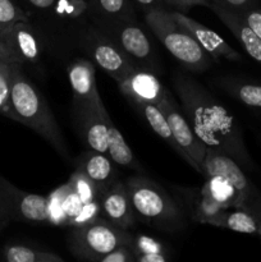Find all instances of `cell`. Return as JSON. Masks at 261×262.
<instances>
[{
    "label": "cell",
    "mask_w": 261,
    "mask_h": 262,
    "mask_svg": "<svg viewBox=\"0 0 261 262\" xmlns=\"http://www.w3.org/2000/svg\"><path fill=\"white\" fill-rule=\"evenodd\" d=\"M2 258L7 262H64V258L53 251L25 243L5 245L2 250Z\"/></svg>",
    "instance_id": "603a6c76"
},
{
    "label": "cell",
    "mask_w": 261,
    "mask_h": 262,
    "mask_svg": "<svg viewBox=\"0 0 261 262\" xmlns=\"http://www.w3.org/2000/svg\"><path fill=\"white\" fill-rule=\"evenodd\" d=\"M44 49L42 40L30 20H19L0 31V54L12 63L37 66Z\"/></svg>",
    "instance_id": "7c38bea8"
},
{
    "label": "cell",
    "mask_w": 261,
    "mask_h": 262,
    "mask_svg": "<svg viewBox=\"0 0 261 262\" xmlns=\"http://www.w3.org/2000/svg\"><path fill=\"white\" fill-rule=\"evenodd\" d=\"M171 84L184 117L207 150L229 156L246 171L255 170L242 127L234 114L199 81L183 72H174Z\"/></svg>",
    "instance_id": "6da1fadb"
},
{
    "label": "cell",
    "mask_w": 261,
    "mask_h": 262,
    "mask_svg": "<svg viewBox=\"0 0 261 262\" xmlns=\"http://www.w3.org/2000/svg\"><path fill=\"white\" fill-rule=\"evenodd\" d=\"M95 27L109 36L133 61L146 66L147 71H155L158 58L154 46L145 31L136 23V18L102 22Z\"/></svg>",
    "instance_id": "30bf717a"
},
{
    "label": "cell",
    "mask_w": 261,
    "mask_h": 262,
    "mask_svg": "<svg viewBox=\"0 0 261 262\" xmlns=\"http://www.w3.org/2000/svg\"><path fill=\"white\" fill-rule=\"evenodd\" d=\"M26 2H27L33 9L38 10V12L41 13H45L54 7L56 0H26Z\"/></svg>",
    "instance_id": "e575fe53"
},
{
    "label": "cell",
    "mask_w": 261,
    "mask_h": 262,
    "mask_svg": "<svg viewBox=\"0 0 261 262\" xmlns=\"http://www.w3.org/2000/svg\"><path fill=\"white\" fill-rule=\"evenodd\" d=\"M74 122L78 129L79 137L89 150L97 151L107 155V143H109V119L107 110H79L73 112Z\"/></svg>",
    "instance_id": "ac0fdd59"
},
{
    "label": "cell",
    "mask_w": 261,
    "mask_h": 262,
    "mask_svg": "<svg viewBox=\"0 0 261 262\" xmlns=\"http://www.w3.org/2000/svg\"><path fill=\"white\" fill-rule=\"evenodd\" d=\"M168 9L179 10V12H187L191 7L194 5H204L210 7L211 0H164Z\"/></svg>",
    "instance_id": "d6a6232c"
},
{
    "label": "cell",
    "mask_w": 261,
    "mask_h": 262,
    "mask_svg": "<svg viewBox=\"0 0 261 262\" xmlns=\"http://www.w3.org/2000/svg\"><path fill=\"white\" fill-rule=\"evenodd\" d=\"M201 174L224 176L234 188L235 209H243L252 212L261 220V191L248 178L245 169L232 158L207 150Z\"/></svg>",
    "instance_id": "ba28073f"
},
{
    "label": "cell",
    "mask_w": 261,
    "mask_h": 262,
    "mask_svg": "<svg viewBox=\"0 0 261 262\" xmlns=\"http://www.w3.org/2000/svg\"><path fill=\"white\" fill-rule=\"evenodd\" d=\"M76 170L81 171L89 179H91L100 192L105 191L110 184L118 179V170L115 163L109 155L86 150L73 161Z\"/></svg>",
    "instance_id": "d6986e66"
},
{
    "label": "cell",
    "mask_w": 261,
    "mask_h": 262,
    "mask_svg": "<svg viewBox=\"0 0 261 262\" xmlns=\"http://www.w3.org/2000/svg\"><path fill=\"white\" fill-rule=\"evenodd\" d=\"M67 74L73 94V112L96 110L105 112L104 102L97 91L95 64L90 59L77 58L67 67Z\"/></svg>",
    "instance_id": "4fadbf2b"
},
{
    "label": "cell",
    "mask_w": 261,
    "mask_h": 262,
    "mask_svg": "<svg viewBox=\"0 0 261 262\" xmlns=\"http://www.w3.org/2000/svg\"><path fill=\"white\" fill-rule=\"evenodd\" d=\"M12 223L49 224L48 197L23 191L0 174V232Z\"/></svg>",
    "instance_id": "8992f818"
},
{
    "label": "cell",
    "mask_w": 261,
    "mask_h": 262,
    "mask_svg": "<svg viewBox=\"0 0 261 262\" xmlns=\"http://www.w3.org/2000/svg\"><path fill=\"white\" fill-rule=\"evenodd\" d=\"M19 20H30L27 13L14 0H0V31Z\"/></svg>",
    "instance_id": "83f0119b"
},
{
    "label": "cell",
    "mask_w": 261,
    "mask_h": 262,
    "mask_svg": "<svg viewBox=\"0 0 261 262\" xmlns=\"http://www.w3.org/2000/svg\"><path fill=\"white\" fill-rule=\"evenodd\" d=\"M158 106L160 107L168 120L171 135L178 146V155L183 158L194 170L202 173V165H204L207 148L193 132L188 120L184 117L183 112L179 109L178 104L173 99L170 92H166Z\"/></svg>",
    "instance_id": "8fae6325"
},
{
    "label": "cell",
    "mask_w": 261,
    "mask_h": 262,
    "mask_svg": "<svg viewBox=\"0 0 261 262\" xmlns=\"http://www.w3.org/2000/svg\"><path fill=\"white\" fill-rule=\"evenodd\" d=\"M171 256L168 255H143L138 256L136 262H166L170 260Z\"/></svg>",
    "instance_id": "d590c367"
},
{
    "label": "cell",
    "mask_w": 261,
    "mask_h": 262,
    "mask_svg": "<svg viewBox=\"0 0 261 262\" xmlns=\"http://www.w3.org/2000/svg\"><path fill=\"white\" fill-rule=\"evenodd\" d=\"M118 87L123 96L127 97L135 106L140 104L158 105L168 92L155 73L147 69L136 68L118 83Z\"/></svg>",
    "instance_id": "9a60e30c"
},
{
    "label": "cell",
    "mask_w": 261,
    "mask_h": 262,
    "mask_svg": "<svg viewBox=\"0 0 261 262\" xmlns=\"http://www.w3.org/2000/svg\"><path fill=\"white\" fill-rule=\"evenodd\" d=\"M210 225L233 230L243 234L261 235V220L252 212L243 209H225L215 217Z\"/></svg>",
    "instance_id": "7402d4cb"
},
{
    "label": "cell",
    "mask_w": 261,
    "mask_h": 262,
    "mask_svg": "<svg viewBox=\"0 0 261 262\" xmlns=\"http://www.w3.org/2000/svg\"><path fill=\"white\" fill-rule=\"evenodd\" d=\"M138 112L143 115L146 122L151 127V129L156 133L160 138H163L176 152L179 154L178 146H177L176 141H174L173 135H171V129L169 127V123L166 120L165 115L161 112L160 107L155 104H140L136 105Z\"/></svg>",
    "instance_id": "484cf974"
},
{
    "label": "cell",
    "mask_w": 261,
    "mask_h": 262,
    "mask_svg": "<svg viewBox=\"0 0 261 262\" xmlns=\"http://www.w3.org/2000/svg\"><path fill=\"white\" fill-rule=\"evenodd\" d=\"M97 262H136V256L129 246H120L100 257Z\"/></svg>",
    "instance_id": "f546056e"
},
{
    "label": "cell",
    "mask_w": 261,
    "mask_h": 262,
    "mask_svg": "<svg viewBox=\"0 0 261 262\" xmlns=\"http://www.w3.org/2000/svg\"><path fill=\"white\" fill-rule=\"evenodd\" d=\"M260 238H261V235H260Z\"/></svg>",
    "instance_id": "8d00e7d4"
},
{
    "label": "cell",
    "mask_w": 261,
    "mask_h": 262,
    "mask_svg": "<svg viewBox=\"0 0 261 262\" xmlns=\"http://www.w3.org/2000/svg\"><path fill=\"white\" fill-rule=\"evenodd\" d=\"M241 17L243 18L248 27L261 38V10L257 8H248V9L243 10V12H238Z\"/></svg>",
    "instance_id": "4dcf8cb0"
},
{
    "label": "cell",
    "mask_w": 261,
    "mask_h": 262,
    "mask_svg": "<svg viewBox=\"0 0 261 262\" xmlns=\"http://www.w3.org/2000/svg\"><path fill=\"white\" fill-rule=\"evenodd\" d=\"M107 155L117 165L124 168L133 169L142 173V166L133 155L132 150L123 138L122 133L113 123L112 118L109 119V143H107Z\"/></svg>",
    "instance_id": "d4e9b609"
},
{
    "label": "cell",
    "mask_w": 261,
    "mask_h": 262,
    "mask_svg": "<svg viewBox=\"0 0 261 262\" xmlns=\"http://www.w3.org/2000/svg\"><path fill=\"white\" fill-rule=\"evenodd\" d=\"M145 22L166 50L192 72H205L212 66V58L197 41L171 17L170 9H154L145 13Z\"/></svg>",
    "instance_id": "277c9868"
},
{
    "label": "cell",
    "mask_w": 261,
    "mask_h": 262,
    "mask_svg": "<svg viewBox=\"0 0 261 262\" xmlns=\"http://www.w3.org/2000/svg\"><path fill=\"white\" fill-rule=\"evenodd\" d=\"M130 248L135 252L136 258L143 255H168L171 256L169 248L161 241L145 234L133 235Z\"/></svg>",
    "instance_id": "4316f807"
},
{
    "label": "cell",
    "mask_w": 261,
    "mask_h": 262,
    "mask_svg": "<svg viewBox=\"0 0 261 262\" xmlns=\"http://www.w3.org/2000/svg\"><path fill=\"white\" fill-rule=\"evenodd\" d=\"M136 220L164 233L186 229L187 217L176 199L153 179L137 174L124 181Z\"/></svg>",
    "instance_id": "3957f363"
},
{
    "label": "cell",
    "mask_w": 261,
    "mask_h": 262,
    "mask_svg": "<svg viewBox=\"0 0 261 262\" xmlns=\"http://www.w3.org/2000/svg\"><path fill=\"white\" fill-rule=\"evenodd\" d=\"M136 5L142 10L143 13H147L154 9H168L164 0H133Z\"/></svg>",
    "instance_id": "836d02e7"
},
{
    "label": "cell",
    "mask_w": 261,
    "mask_h": 262,
    "mask_svg": "<svg viewBox=\"0 0 261 262\" xmlns=\"http://www.w3.org/2000/svg\"><path fill=\"white\" fill-rule=\"evenodd\" d=\"M125 18H135L129 0H91V23L94 26Z\"/></svg>",
    "instance_id": "cb8c5ba5"
},
{
    "label": "cell",
    "mask_w": 261,
    "mask_h": 262,
    "mask_svg": "<svg viewBox=\"0 0 261 262\" xmlns=\"http://www.w3.org/2000/svg\"><path fill=\"white\" fill-rule=\"evenodd\" d=\"M174 194L187 219L201 224H211L212 220L223 211L209 196L205 187H173Z\"/></svg>",
    "instance_id": "e0dca14e"
},
{
    "label": "cell",
    "mask_w": 261,
    "mask_h": 262,
    "mask_svg": "<svg viewBox=\"0 0 261 262\" xmlns=\"http://www.w3.org/2000/svg\"><path fill=\"white\" fill-rule=\"evenodd\" d=\"M12 66V61H9L0 54V114L9 101Z\"/></svg>",
    "instance_id": "f1b7e54d"
},
{
    "label": "cell",
    "mask_w": 261,
    "mask_h": 262,
    "mask_svg": "<svg viewBox=\"0 0 261 262\" xmlns=\"http://www.w3.org/2000/svg\"><path fill=\"white\" fill-rule=\"evenodd\" d=\"M100 206H101L102 217L122 229L129 230L137 222L130 204L127 186L120 179H117L102 192Z\"/></svg>",
    "instance_id": "2e32d148"
},
{
    "label": "cell",
    "mask_w": 261,
    "mask_h": 262,
    "mask_svg": "<svg viewBox=\"0 0 261 262\" xmlns=\"http://www.w3.org/2000/svg\"><path fill=\"white\" fill-rule=\"evenodd\" d=\"M22 67L18 63H13L9 101L2 114L35 130L58 155L69 161L71 152L50 105L40 90L26 77Z\"/></svg>",
    "instance_id": "7a4b0ae2"
},
{
    "label": "cell",
    "mask_w": 261,
    "mask_h": 262,
    "mask_svg": "<svg viewBox=\"0 0 261 262\" xmlns=\"http://www.w3.org/2000/svg\"><path fill=\"white\" fill-rule=\"evenodd\" d=\"M209 8H211V10L216 14V17L227 26L228 30L240 41L246 53L253 60L261 64V38L248 27V25L243 20L240 13L223 9V8L216 7V5H210Z\"/></svg>",
    "instance_id": "ffe728a7"
},
{
    "label": "cell",
    "mask_w": 261,
    "mask_h": 262,
    "mask_svg": "<svg viewBox=\"0 0 261 262\" xmlns=\"http://www.w3.org/2000/svg\"><path fill=\"white\" fill-rule=\"evenodd\" d=\"M170 14L174 18V20L179 26H182L197 41V43L211 56L214 63L219 64L220 59L238 61V63L243 60L242 55L238 51L230 48L224 38L220 37L216 32L210 30L209 27L201 25V23L197 22L193 18L188 17L187 14H184V12L170 9Z\"/></svg>",
    "instance_id": "5bb4252c"
},
{
    "label": "cell",
    "mask_w": 261,
    "mask_h": 262,
    "mask_svg": "<svg viewBox=\"0 0 261 262\" xmlns=\"http://www.w3.org/2000/svg\"><path fill=\"white\" fill-rule=\"evenodd\" d=\"M215 86L230 97L252 110H261V83L233 76H222L214 79Z\"/></svg>",
    "instance_id": "44dd1931"
},
{
    "label": "cell",
    "mask_w": 261,
    "mask_h": 262,
    "mask_svg": "<svg viewBox=\"0 0 261 262\" xmlns=\"http://www.w3.org/2000/svg\"><path fill=\"white\" fill-rule=\"evenodd\" d=\"M48 215L49 224L71 228L102 217L100 202L84 204L69 181L48 197Z\"/></svg>",
    "instance_id": "9c48e42d"
},
{
    "label": "cell",
    "mask_w": 261,
    "mask_h": 262,
    "mask_svg": "<svg viewBox=\"0 0 261 262\" xmlns=\"http://www.w3.org/2000/svg\"><path fill=\"white\" fill-rule=\"evenodd\" d=\"M133 234L99 217L91 223L72 227L68 234V248L77 260L97 262L100 257L120 246H130Z\"/></svg>",
    "instance_id": "5b68a950"
},
{
    "label": "cell",
    "mask_w": 261,
    "mask_h": 262,
    "mask_svg": "<svg viewBox=\"0 0 261 262\" xmlns=\"http://www.w3.org/2000/svg\"><path fill=\"white\" fill-rule=\"evenodd\" d=\"M252 3L253 0H211L210 5H216L232 12H243L252 7Z\"/></svg>",
    "instance_id": "1f68e13d"
},
{
    "label": "cell",
    "mask_w": 261,
    "mask_h": 262,
    "mask_svg": "<svg viewBox=\"0 0 261 262\" xmlns=\"http://www.w3.org/2000/svg\"><path fill=\"white\" fill-rule=\"evenodd\" d=\"M77 49L83 51L87 58L109 74L117 84L137 68L135 61L94 25H90L82 33Z\"/></svg>",
    "instance_id": "52a82bcc"
}]
</instances>
